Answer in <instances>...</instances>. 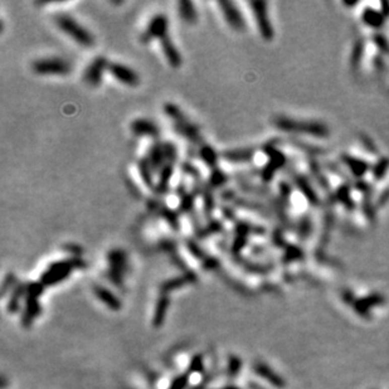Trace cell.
<instances>
[{"mask_svg":"<svg viewBox=\"0 0 389 389\" xmlns=\"http://www.w3.org/2000/svg\"><path fill=\"white\" fill-rule=\"evenodd\" d=\"M131 130L138 136H153V138H155L159 134L158 126L151 121L145 120V118L134 121L133 125H131Z\"/></svg>","mask_w":389,"mask_h":389,"instance_id":"10","label":"cell"},{"mask_svg":"<svg viewBox=\"0 0 389 389\" xmlns=\"http://www.w3.org/2000/svg\"><path fill=\"white\" fill-rule=\"evenodd\" d=\"M258 372H260V374L264 375L265 378H267V379H269L270 382L274 383V384L280 385V387H281V385H282L281 384V379H280L279 377H276V375H275V374H272V373L270 372V370L267 369V367H265V365H261V367L258 368Z\"/></svg>","mask_w":389,"mask_h":389,"instance_id":"13","label":"cell"},{"mask_svg":"<svg viewBox=\"0 0 389 389\" xmlns=\"http://www.w3.org/2000/svg\"><path fill=\"white\" fill-rule=\"evenodd\" d=\"M168 35V19L164 14H159L153 18L150 24L146 28L145 33L141 35V40L144 43L149 42L153 38H158L159 40Z\"/></svg>","mask_w":389,"mask_h":389,"instance_id":"4","label":"cell"},{"mask_svg":"<svg viewBox=\"0 0 389 389\" xmlns=\"http://www.w3.org/2000/svg\"><path fill=\"white\" fill-rule=\"evenodd\" d=\"M108 62L106 60V58L103 57H97L96 59H93V62L86 68L85 75H83V80L86 81V83H88L90 86H98L102 80L103 72L107 70Z\"/></svg>","mask_w":389,"mask_h":389,"instance_id":"5","label":"cell"},{"mask_svg":"<svg viewBox=\"0 0 389 389\" xmlns=\"http://www.w3.org/2000/svg\"><path fill=\"white\" fill-rule=\"evenodd\" d=\"M107 71L122 85L134 87V86H138L140 82L138 73L128 68L127 66L121 64V63H108Z\"/></svg>","mask_w":389,"mask_h":389,"instance_id":"3","label":"cell"},{"mask_svg":"<svg viewBox=\"0 0 389 389\" xmlns=\"http://www.w3.org/2000/svg\"><path fill=\"white\" fill-rule=\"evenodd\" d=\"M179 15L184 19V22L189 24H194L198 19V14L194 8V4L190 2H180L179 3Z\"/></svg>","mask_w":389,"mask_h":389,"instance_id":"11","label":"cell"},{"mask_svg":"<svg viewBox=\"0 0 389 389\" xmlns=\"http://www.w3.org/2000/svg\"><path fill=\"white\" fill-rule=\"evenodd\" d=\"M160 43L161 47H163L164 55H165V58L168 59L169 64L174 68H178L179 66L181 64V57L180 54H179L178 49L175 48V45H174V43L171 42L170 37L165 35L164 38H161Z\"/></svg>","mask_w":389,"mask_h":389,"instance_id":"9","label":"cell"},{"mask_svg":"<svg viewBox=\"0 0 389 389\" xmlns=\"http://www.w3.org/2000/svg\"><path fill=\"white\" fill-rule=\"evenodd\" d=\"M251 7L253 9L254 18H256L257 25L261 32V34L265 38L270 39L274 35L272 28L270 25L269 19H267V12H266V4L265 3H251Z\"/></svg>","mask_w":389,"mask_h":389,"instance_id":"7","label":"cell"},{"mask_svg":"<svg viewBox=\"0 0 389 389\" xmlns=\"http://www.w3.org/2000/svg\"><path fill=\"white\" fill-rule=\"evenodd\" d=\"M96 295H97L100 299H102L108 306L113 307L115 305H117V301H116L115 296H113L111 292H108L106 289H103V287H96Z\"/></svg>","mask_w":389,"mask_h":389,"instance_id":"12","label":"cell"},{"mask_svg":"<svg viewBox=\"0 0 389 389\" xmlns=\"http://www.w3.org/2000/svg\"><path fill=\"white\" fill-rule=\"evenodd\" d=\"M55 24L62 30L64 34L72 38L76 43H78L82 47H91L93 45V35L86 29L85 27L80 24L75 18L66 14H59L55 17Z\"/></svg>","mask_w":389,"mask_h":389,"instance_id":"1","label":"cell"},{"mask_svg":"<svg viewBox=\"0 0 389 389\" xmlns=\"http://www.w3.org/2000/svg\"><path fill=\"white\" fill-rule=\"evenodd\" d=\"M34 73L40 76H67L72 71V66L67 59L58 57L37 59L32 64Z\"/></svg>","mask_w":389,"mask_h":389,"instance_id":"2","label":"cell"},{"mask_svg":"<svg viewBox=\"0 0 389 389\" xmlns=\"http://www.w3.org/2000/svg\"><path fill=\"white\" fill-rule=\"evenodd\" d=\"M72 271V262H62V264H55L52 267H49L45 275L43 276V281L45 284H55L59 280H63L68 276V274Z\"/></svg>","mask_w":389,"mask_h":389,"instance_id":"8","label":"cell"},{"mask_svg":"<svg viewBox=\"0 0 389 389\" xmlns=\"http://www.w3.org/2000/svg\"><path fill=\"white\" fill-rule=\"evenodd\" d=\"M218 5L221 7L222 13H223V17L226 19V22L228 23L229 27L234 28V29L239 30L242 28H244V20L243 17L241 15L239 10L237 9L236 5L231 2H219Z\"/></svg>","mask_w":389,"mask_h":389,"instance_id":"6","label":"cell"}]
</instances>
